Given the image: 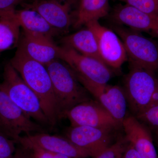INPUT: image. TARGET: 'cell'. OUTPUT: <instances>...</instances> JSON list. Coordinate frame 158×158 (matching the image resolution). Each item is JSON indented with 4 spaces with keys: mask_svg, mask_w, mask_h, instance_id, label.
I'll use <instances>...</instances> for the list:
<instances>
[{
    "mask_svg": "<svg viewBox=\"0 0 158 158\" xmlns=\"http://www.w3.org/2000/svg\"><path fill=\"white\" fill-rule=\"evenodd\" d=\"M10 64L36 94L51 127L60 120L50 77L45 65L31 59L17 48Z\"/></svg>",
    "mask_w": 158,
    "mask_h": 158,
    "instance_id": "cell-1",
    "label": "cell"
},
{
    "mask_svg": "<svg viewBox=\"0 0 158 158\" xmlns=\"http://www.w3.org/2000/svg\"><path fill=\"white\" fill-rule=\"evenodd\" d=\"M45 66L52 81L60 119L75 106L92 99L73 70L64 61L55 59Z\"/></svg>",
    "mask_w": 158,
    "mask_h": 158,
    "instance_id": "cell-2",
    "label": "cell"
},
{
    "mask_svg": "<svg viewBox=\"0 0 158 158\" xmlns=\"http://www.w3.org/2000/svg\"><path fill=\"white\" fill-rule=\"evenodd\" d=\"M129 65L123 89L130 110L136 117L152 106L154 98L158 92V79L153 72L131 63Z\"/></svg>",
    "mask_w": 158,
    "mask_h": 158,
    "instance_id": "cell-3",
    "label": "cell"
},
{
    "mask_svg": "<svg viewBox=\"0 0 158 158\" xmlns=\"http://www.w3.org/2000/svg\"><path fill=\"white\" fill-rule=\"evenodd\" d=\"M3 76L1 85L12 102L29 118H33L43 126H50L38 97L10 62L4 66Z\"/></svg>",
    "mask_w": 158,
    "mask_h": 158,
    "instance_id": "cell-4",
    "label": "cell"
},
{
    "mask_svg": "<svg viewBox=\"0 0 158 158\" xmlns=\"http://www.w3.org/2000/svg\"><path fill=\"white\" fill-rule=\"evenodd\" d=\"M113 31L123 43L129 63L153 72L158 70V43L142 33L116 24Z\"/></svg>",
    "mask_w": 158,
    "mask_h": 158,
    "instance_id": "cell-5",
    "label": "cell"
},
{
    "mask_svg": "<svg viewBox=\"0 0 158 158\" xmlns=\"http://www.w3.org/2000/svg\"><path fill=\"white\" fill-rule=\"evenodd\" d=\"M45 132L42 125L33 121L12 102L0 84V133L16 143L20 135Z\"/></svg>",
    "mask_w": 158,
    "mask_h": 158,
    "instance_id": "cell-6",
    "label": "cell"
},
{
    "mask_svg": "<svg viewBox=\"0 0 158 158\" xmlns=\"http://www.w3.org/2000/svg\"><path fill=\"white\" fill-rule=\"evenodd\" d=\"M75 74L83 87L122 126L127 116V100L123 88L117 85L98 84Z\"/></svg>",
    "mask_w": 158,
    "mask_h": 158,
    "instance_id": "cell-7",
    "label": "cell"
},
{
    "mask_svg": "<svg viewBox=\"0 0 158 158\" xmlns=\"http://www.w3.org/2000/svg\"><path fill=\"white\" fill-rule=\"evenodd\" d=\"M64 117L69 119L71 126H83L113 131L122 127L96 100L76 105L65 113Z\"/></svg>",
    "mask_w": 158,
    "mask_h": 158,
    "instance_id": "cell-8",
    "label": "cell"
},
{
    "mask_svg": "<svg viewBox=\"0 0 158 158\" xmlns=\"http://www.w3.org/2000/svg\"><path fill=\"white\" fill-rule=\"evenodd\" d=\"M60 59L74 72L85 78L98 84L106 85L113 76L110 67L99 60L84 56L68 47H61Z\"/></svg>",
    "mask_w": 158,
    "mask_h": 158,
    "instance_id": "cell-9",
    "label": "cell"
},
{
    "mask_svg": "<svg viewBox=\"0 0 158 158\" xmlns=\"http://www.w3.org/2000/svg\"><path fill=\"white\" fill-rule=\"evenodd\" d=\"M96 37L99 52L103 62L109 67L119 69L128 60L123 43L113 30L101 25L98 21L90 22L85 25Z\"/></svg>",
    "mask_w": 158,
    "mask_h": 158,
    "instance_id": "cell-10",
    "label": "cell"
},
{
    "mask_svg": "<svg viewBox=\"0 0 158 158\" xmlns=\"http://www.w3.org/2000/svg\"><path fill=\"white\" fill-rule=\"evenodd\" d=\"M113 130L77 126L69 127L65 137L94 158L112 145Z\"/></svg>",
    "mask_w": 158,
    "mask_h": 158,
    "instance_id": "cell-11",
    "label": "cell"
},
{
    "mask_svg": "<svg viewBox=\"0 0 158 158\" xmlns=\"http://www.w3.org/2000/svg\"><path fill=\"white\" fill-rule=\"evenodd\" d=\"M70 2L63 0H33L21 6L37 11L54 28L67 34L73 23Z\"/></svg>",
    "mask_w": 158,
    "mask_h": 158,
    "instance_id": "cell-12",
    "label": "cell"
},
{
    "mask_svg": "<svg viewBox=\"0 0 158 158\" xmlns=\"http://www.w3.org/2000/svg\"><path fill=\"white\" fill-rule=\"evenodd\" d=\"M111 17L117 25L158 38V16L148 14L125 4L117 5L113 9Z\"/></svg>",
    "mask_w": 158,
    "mask_h": 158,
    "instance_id": "cell-13",
    "label": "cell"
},
{
    "mask_svg": "<svg viewBox=\"0 0 158 158\" xmlns=\"http://www.w3.org/2000/svg\"><path fill=\"white\" fill-rule=\"evenodd\" d=\"M16 143L22 146L32 144L71 158H88L90 157L88 152L75 145L65 137L51 135L45 132L20 136Z\"/></svg>",
    "mask_w": 158,
    "mask_h": 158,
    "instance_id": "cell-14",
    "label": "cell"
},
{
    "mask_svg": "<svg viewBox=\"0 0 158 158\" xmlns=\"http://www.w3.org/2000/svg\"><path fill=\"white\" fill-rule=\"evenodd\" d=\"M18 48L31 59L44 65L60 59L61 47L45 36L23 32Z\"/></svg>",
    "mask_w": 158,
    "mask_h": 158,
    "instance_id": "cell-15",
    "label": "cell"
},
{
    "mask_svg": "<svg viewBox=\"0 0 158 158\" xmlns=\"http://www.w3.org/2000/svg\"><path fill=\"white\" fill-rule=\"evenodd\" d=\"M125 138L141 158H158L152 137L144 123L132 115H128L123 122Z\"/></svg>",
    "mask_w": 158,
    "mask_h": 158,
    "instance_id": "cell-16",
    "label": "cell"
},
{
    "mask_svg": "<svg viewBox=\"0 0 158 158\" xmlns=\"http://www.w3.org/2000/svg\"><path fill=\"white\" fill-rule=\"evenodd\" d=\"M15 20L22 28L23 32L34 35H41L52 39L61 34L54 28L37 11L32 9H24L15 10Z\"/></svg>",
    "mask_w": 158,
    "mask_h": 158,
    "instance_id": "cell-17",
    "label": "cell"
},
{
    "mask_svg": "<svg viewBox=\"0 0 158 158\" xmlns=\"http://www.w3.org/2000/svg\"><path fill=\"white\" fill-rule=\"evenodd\" d=\"M61 41L65 46L73 49L84 56L103 62L99 52L96 37L89 28L86 27V28L66 35Z\"/></svg>",
    "mask_w": 158,
    "mask_h": 158,
    "instance_id": "cell-18",
    "label": "cell"
},
{
    "mask_svg": "<svg viewBox=\"0 0 158 158\" xmlns=\"http://www.w3.org/2000/svg\"><path fill=\"white\" fill-rule=\"evenodd\" d=\"M109 0H81L75 28L86 25L93 21H98L109 13Z\"/></svg>",
    "mask_w": 158,
    "mask_h": 158,
    "instance_id": "cell-19",
    "label": "cell"
},
{
    "mask_svg": "<svg viewBox=\"0 0 158 158\" xmlns=\"http://www.w3.org/2000/svg\"><path fill=\"white\" fill-rule=\"evenodd\" d=\"M19 29L16 24L0 21V53L17 44Z\"/></svg>",
    "mask_w": 158,
    "mask_h": 158,
    "instance_id": "cell-20",
    "label": "cell"
},
{
    "mask_svg": "<svg viewBox=\"0 0 158 158\" xmlns=\"http://www.w3.org/2000/svg\"><path fill=\"white\" fill-rule=\"evenodd\" d=\"M32 0H0V21L16 24L14 15L15 7Z\"/></svg>",
    "mask_w": 158,
    "mask_h": 158,
    "instance_id": "cell-21",
    "label": "cell"
},
{
    "mask_svg": "<svg viewBox=\"0 0 158 158\" xmlns=\"http://www.w3.org/2000/svg\"><path fill=\"white\" fill-rule=\"evenodd\" d=\"M128 142L126 138H118L116 142L93 158H122Z\"/></svg>",
    "mask_w": 158,
    "mask_h": 158,
    "instance_id": "cell-22",
    "label": "cell"
},
{
    "mask_svg": "<svg viewBox=\"0 0 158 158\" xmlns=\"http://www.w3.org/2000/svg\"><path fill=\"white\" fill-rule=\"evenodd\" d=\"M123 2L148 14L158 16V0H116Z\"/></svg>",
    "mask_w": 158,
    "mask_h": 158,
    "instance_id": "cell-23",
    "label": "cell"
},
{
    "mask_svg": "<svg viewBox=\"0 0 158 158\" xmlns=\"http://www.w3.org/2000/svg\"><path fill=\"white\" fill-rule=\"evenodd\" d=\"M142 123L149 126L158 132V104L144 110L136 116Z\"/></svg>",
    "mask_w": 158,
    "mask_h": 158,
    "instance_id": "cell-24",
    "label": "cell"
},
{
    "mask_svg": "<svg viewBox=\"0 0 158 158\" xmlns=\"http://www.w3.org/2000/svg\"><path fill=\"white\" fill-rule=\"evenodd\" d=\"M22 146L28 148L34 158H71L67 156L50 151L32 144H27Z\"/></svg>",
    "mask_w": 158,
    "mask_h": 158,
    "instance_id": "cell-25",
    "label": "cell"
},
{
    "mask_svg": "<svg viewBox=\"0 0 158 158\" xmlns=\"http://www.w3.org/2000/svg\"><path fill=\"white\" fill-rule=\"evenodd\" d=\"M15 142L0 133V157H9L14 155Z\"/></svg>",
    "mask_w": 158,
    "mask_h": 158,
    "instance_id": "cell-26",
    "label": "cell"
},
{
    "mask_svg": "<svg viewBox=\"0 0 158 158\" xmlns=\"http://www.w3.org/2000/svg\"><path fill=\"white\" fill-rule=\"evenodd\" d=\"M15 158H34L32 153L28 148L21 146L15 150Z\"/></svg>",
    "mask_w": 158,
    "mask_h": 158,
    "instance_id": "cell-27",
    "label": "cell"
},
{
    "mask_svg": "<svg viewBox=\"0 0 158 158\" xmlns=\"http://www.w3.org/2000/svg\"><path fill=\"white\" fill-rule=\"evenodd\" d=\"M122 158H141L131 143L128 144Z\"/></svg>",
    "mask_w": 158,
    "mask_h": 158,
    "instance_id": "cell-28",
    "label": "cell"
},
{
    "mask_svg": "<svg viewBox=\"0 0 158 158\" xmlns=\"http://www.w3.org/2000/svg\"><path fill=\"white\" fill-rule=\"evenodd\" d=\"M0 158H15L14 155L11 156L9 157H0Z\"/></svg>",
    "mask_w": 158,
    "mask_h": 158,
    "instance_id": "cell-29",
    "label": "cell"
},
{
    "mask_svg": "<svg viewBox=\"0 0 158 158\" xmlns=\"http://www.w3.org/2000/svg\"><path fill=\"white\" fill-rule=\"evenodd\" d=\"M156 134H157V135L158 139V132H156Z\"/></svg>",
    "mask_w": 158,
    "mask_h": 158,
    "instance_id": "cell-30",
    "label": "cell"
}]
</instances>
